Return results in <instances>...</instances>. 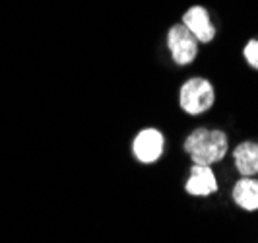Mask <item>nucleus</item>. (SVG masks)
Returning a JSON list of instances; mask_svg holds the SVG:
<instances>
[{"instance_id": "7ed1b4c3", "label": "nucleus", "mask_w": 258, "mask_h": 243, "mask_svg": "<svg viewBox=\"0 0 258 243\" xmlns=\"http://www.w3.org/2000/svg\"><path fill=\"white\" fill-rule=\"evenodd\" d=\"M167 47L177 64H190L198 55V41L182 24H177L169 29Z\"/></svg>"}, {"instance_id": "6e6552de", "label": "nucleus", "mask_w": 258, "mask_h": 243, "mask_svg": "<svg viewBox=\"0 0 258 243\" xmlns=\"http://www.w3.org/2000/svg\"><path fill=\"white\" fill-rule=\"evenodd\" d=\"M233 201L246 212L258 210V181L252 177L237 181L233 187Z\"/></svg>"}, {"instance_id": "39448f33", "label": "nucleus", "mask_w": 258, "mask_h": 243, "mask_svg": "<svg viewBox=\"0 0 258 243\" xmlns=\"http://www.w3.org/2000/svg\"><path fill=\"white\" fill-rule=\"evenodd\" d=\"M182 26L192 33L198 43H212L216 35V27L210 20V14L202 6H192L182 16Z\"/></svg>"}, {"instance_id": "423d86ee", "label": "nucleus", "mask_w": 258, "mask_h": 243, "mask_svg": "<svg viewBox=\"0 0 258 243\" xmlns=\"http://www.w3.org/2000/svg\"><path fill=\"white\" fill-rule=\"evenodd\" d=\"M186 192L192 197H208L218 191V179L216 173L210 166H196L190 167V177L186 181Z\"/></svg>"}, {"instance_id": "f03ea898", "label": "nucleus", "mask_w": 258, "mask_h": 243, "mask_svg": "<svg viewBox=\"0 0 258 243\" xmlns=\"http://www.w3.org/2000/svg\"><path fill=\"white\" fill-rule=\"evenodd\" d=\"M216 102V91L206 78H190L181 86L179 103L188 115L206 113Z\"/></svg>"}, {"instance_id": "1a4fd4ad", "label": "nucleus", "mask_w": 258, "mask_h": 243, "mask_svg": "<svg viewBox=\"0 0 258 243\" xmlns=\"http://www.w3.org/2000/svg\"><path fill=\"white\" fill-rule=\"evenodd\" d=\"M243 57L252 68L258 70V39H252V41L246 43L245 49H243Z\"/></svg>"}, {"instance_id": "f257e3e1", "label": "nucleus", "mask_w": 258, "mask_h": 243, "mask_svg": "<svg viewBox=\"0 0 258 243\" xmlns=\"http://www.w3.org/2000/svg\"><path fill=\"white\" fill-rule=\"evenodd\" d=\"M229 150L227 134L212 128H196L184 140V152L196 166H214L221 162Z\"/></svg>"}, {"instance_id": "20e7f679", "label": "nucleus", "mask_w": 258, "mask_h": 243, "mask_svg": "<svg viewBox=\"0 0 258 243\" xmlns=\"http://www.w3.org/2000/svg\"><path fill=\"white\" fill-rule=\"evenodd\" d=\"M163 134L157 130V128H144L140 130L134 142H132V152L136 156L138 162L142 164H154L161 158L163 154Z\"/></svg>"}, {"instance_id": "0eeeda50", "label": "nucleus", "mask_w": 258, "mask_h": 243, "mask_svg": "<svg viewBox=\"0 0 258 243\" xmlns=\"http://www.w3.org/2000/svg\"><path fill=\"white\" fill-rule=\"evenodd\" d=\"M235 167L243 177L258 175V142H241L233 150Z\"/></svg>"}]
</instances>
